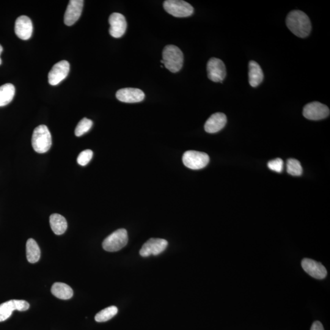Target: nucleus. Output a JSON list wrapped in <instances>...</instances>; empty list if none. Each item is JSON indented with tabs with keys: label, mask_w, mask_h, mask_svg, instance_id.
I'll use <instances>...</instances> for the list:
<instances>
[{
	"label": "nucleus",
	"mask_w": 330,
	"mask_h": 330,
	"mask_svg": "<svg viewBox=\"0 0 330 330\" xmlns=\"http://www.w3.org/2000/svg\"><path fill=\"white\" fill-rule=\"evenodd\" d=\"M249 84L253 88L258 86L264 80V73L258 62L251 60L249 62Z\"/></svg>",
	"instance_id": "nucleus-18"
},
{
	"label": "nucleus",
	"mask_w": 330,
	"mask_h": 330,
	"mask_svg": "<svg viewBox=\"0 0 330 330\" xmlns=\"http://www.w3.org/2000/svg\"><path fill=\"white\" fill-rule=\"evenodd\" d=\"M50 224L55 234L62 235L68 228V222L64 216L60 214H52L50 216Z\"/></svg>",
	"instance_id": "nucleus-19"
},
{
	"label": "nucleus",
	"mask_w": 330,
	"mask_h": 330,
	"mask_svg": "<svg viewBox=\"0 0 330 330\" xmlns=\"http://www.w3.org/2000/svg\"><path fill=\"white\" fill-rule=\"evenodd\" d=\"M2 50H4V48H2V46L0 45V56H1V54H2ZM2 60L1 59V57H0V65L2 64Z\"/></svg>",
	"instance_id": "nucleus-29"
},
{
	"label": "nucleus",
	"mask_w": 330,
	"mask_h": 330,
	"mask_svg": "<svg viewBox=\"0 0 330 330\" xmlns=\"http://www.w3.org/2000/svg\"><path fill=\"white\" fill-rule=\"evenodd\" d=\"M208 78L214 82H221L226 76V70L224 62L221 60L212 58L207 65Z\"/></svg>",
	"instance_id": "nucleus-9"
},
{
	"label": "nucleus",
	"mask_w": 330,
	"mask_h": 330,
	"mask_svg": "<svg viewBox=\"0 0 330 330\" xmlns=\"http://www.w3.org/2000/svg\"><path fill=\"white\" fill-rule=\"evenodd\" d=\"M330 114L328 107L318 102H312L307 104L302 111L304 118L313 120L326 119L329 116Z\"/></svg>",
	"instance_id": "nucleus-7"
},
{
	"label": "nucleus",
	"mask_w": 330,
	"mask_h": 330,
	"mask_svg": "<svg viewBox=\"0 0 330 330\" xmlns=\"http://www.w3.org/2000/svg\"><path fill=\"white\" fill-rule=\"evenodd\" d=\"M26 258L28 262L34 264L38 262L40 258V250L37 242L34 239L30 238L26 244Z\"/></svg>",
	"instance_id": "nucleus-21"
},
{
	"label": "nucleus",
	"mask_w": 330,
	"mask_h": 330,
	"mask_svg": "<svg viewBox=\"0 0 330 330\" xmlns=\"http://www.w3.org/2000/svg\"><path fill=\"white\" fill-rule=\"evenodd\" d=\"M70 70V64L67 60H60L54 66L48 74L50 84L56 86L68 76Z\"/></svg>",
	"instance_id": "nucleus-11"
},
{
	"label": "nucleus",
	"mask_w": 330,
	"mask_h": 330,
	"mask_svg": "<svg viewBox=\"0 0 330 330\" xmlns=\"http://www.w3.org/2000/svg\"><path fill=\"white\" fill-rule=\"evenodd\" d=\"M93 124L92 121L90 120L84 118L82 119L77 124L75 134L76 136H84V134L87 133L88 131L92 128Z\"/></svg>",
	"instance_id": "nucleus-25"
},
{
	"label": "nucleus",
	"mask_w": 330,
	"mask_h": 330,
	"mask_svg": "<svg viewBox=\"0 0 330 330\" xmlns=\"http://www.w3.org/2000/svg\"><path fill=\"white\" fill-rule=\"evenodd\" d=\"M310 330H324V328L320 322L316 321L312 324Z\"/></svg>",
	"instance_id": "nucleus-28"
},
{
	"label": "nucleus",
	"mask_w": 330,
	"mask_h": 330,
	"mask_svg": "<svg viewBox=\"0 0 330 330\" xmlns=\"http://www.w3.org/2000/svg\"><path fill=\"white\" fill-rule=\"evenodd\" d=\"M32 146L36 152L44 154L48 152L52 144V136L48 126L40 125L33 132Z\"/></svg>",
	"instance_id": "nucleus-3"
},
{
	"label": "nucleus",
	"mask_w": 330,
	"mask_h": 330,
	"mask_svg": "<svg viewBox=\"0 0 330 330\" xmlns=\"http://www.w3.org/2000/svg\"><path fill=\"white\" fill-rule=\"evenodd\" d=\"M210 158L207 154L196 150H188L184 153L182 161L184 165L191 170H200L208 164Z\"/></svg>",
	"instance_id": "nucleus-6"
},
{
	"label": "nucleus",
	"mask_w": 330,
	"mask_h": 330,
	"mask_svg": "<svg viewBox=\"0 0 330 330\" xmlns=\"http://www.w3.org/2000/svg\"><path fill=\"white\" fill-rule=\"evenodd\" d=\"M52 294L56 298L68 300L72 297L74 292L70 286L62 282H55L51 288Z\"/></svg>",
	"instance_id": "nucleus-20"
},
{
	"label": "nucleus",
	"mask_w": 330,
	"mask_h": 330,
	"mask_svg": "<svg viewBox=\"0 0 330 330\" xmlns=\"http://www.w3.org/2000/svg\"><path fill=\"white\" fill-rule=\"evenodd\" d=\"M226 122V116L222 112H216L212 115L206 121L204 129L208 133H216L224 128Z\"/></svg>",
	"instance_id": "nucleus-17"
},
{
	"label": "nucleus",
	"mask_w": 330,
	"mask_h": 330,
	"mask_svg": "<svg viewBox=\"0 0 330 330\" xmlns=\"http://www.w3.org/2000/svg\"><path fill=\"white\" fill-rule=\"evenodd\" d=\"M82 0H71L64 14V24L67 26H73L78 20L84 8Z\"/></svg>",
	"instance_id": "nucleus-14"
},
{
	"label": "nucleus",
	"mask_w": 330,
	"mask_h": 330,
	"mask_svg": "<svg viewBox=\"0 0 330 330\" xmlns=\"http://www.w3.org/2000/svg\"><path fill=\"white\" fill-rule=\"evenodd\" d=\"M116 98L122 102L137 103L144 100V93L137 88H126L118 90L116 94Z\"/></svg>",
	"instance_id": "nucleus-13"
},
{
	"label": "nucleus",
	"mask_w": 330,
	"mask_h": 330,
	"mask_svg": "<svg viewBox=\"0 0 330 330\" xmlns=\"http://www.w3.org/2000/svg\"><path fill=\"white\" fill-rule=\"evenodd\" d=\"M15 92V87L12 84H7L0 86V106H7L11 102Z\"/></svg>",
	"instance_id": "nucleus-22"
},
{
	"label": "nucleus",
	"mask_w": 330,
	"mask_h": 330,
	"mask_svg": "<svg viewBox=\"0 0 330 330\" xmlns=\"http://www.w3.org/2000/svg\"><path fill=\"white\" fill-rule=\"evenodd\" d=\"M110 35L114 38H120L125 34L126 22L125 16L120 13H112L109 18Z\"/></svg>",
	"instance_id": "nucleus-12"
},
{
	"label": "nucleus",
	"mask_w": 330,
	"mask_h": 330,
	"mask_svg": "<svg viewBox=\"0 0 330 330\" xmlns=\"http://www.w3.org/2000/svg\"><path fill=\"white\" fill-rule=\"evenodd\" d=\"M164 8L168 13L175 18H187L194 12L191 4L181 0H167L164 2Z\"/></svg>",
	"instance_id": "nucleus-5"
},
{
	"label": "nucleus",
	"mask_w": 330,
	"mask_h": 330,
	"mask_svg": "<svg viewBox=\"0 0 330 330\" xmlns=\"http://www.w3.org/2000/svg\"><path fill=\"white\" fill-rule=\"evenodd\" d=\"M30 304L26 301L11 300L0 304V322L6 320L10 317L14 310L26 312L29 309Z\"/></svg>",
	"instance_id": "nucleus-8"
},
{
	"label": "nucleus",
	"mask_w": 330,
	"mask_h": 330,
	"mask_svg": "<svg viewBox=\"0 0 330 330\" xmlns=\"http://www.w3.org/2000/svg\"><path fill=\"white\" fill-rule=\"evenodd\" d=\"M286 24L288 30L298 38H306L312 32L310 19L301 10L291 11L286 18Z\"/></svg>",
	"instance_id": "nucleus-1"
},
{
	"label": "nucleus",
	"mask_w": 330,
	"mask_h": 330,
	"mask_svg": "<svg viewBox=\"0 0 330 330\" xmlns=\"http://www.w3.org/2000/svg\"><path fill=\"white\" fill-rule=\"evenodd\" d=\"M283 166H284V163H283L282 160L280 158L273 160L269 162L268 163L269 168L277 172H282Z\"/></svg>",
	"instance_id": "nucleus-27"
},
{
	"label": "nucleus",
	"mask_w": 330,
	"mask_h": 330,
	"mask_svg": "<svg viewBox=\"0 0 330 330\" xmlns=\"http://www.w3.org/2000/svg\"><path fill=\"white\" fill-rule=\"evenodd\" d=\"M92 156L93 152L92 150H84L79 154L78 158H77V162L81 166H86L92 159Z\"/></svg>",
	"instance_id": "nucleus-26"
},
{
	"label": "nucleus",
	"mask_w": 330,
	"mask_h": 330,
	"mask_svg": "<svg viewBox=\"0 0 330 330\" xmlns=\"http://www.w3.org/2000/svg\"><path fill=\"white\" fill-rule=\"evenodd\" d=\"M302 266L307 274L316 279L322 280L326 276L327 271L326 268L317 261L305 258L302 260Z\"/></svg>",
	"instance_id": "nucleus-15"
},
{
	"label": "nucleus",
	"mask_w": 330,
	"mask_h": 330,
	"mask_svg": "<svg viewBox=\"0 0 330 330\" xmlns=\"http://www.w3.org/2000/svg\"><path fill=\"white\" fill-rule=\"evenodd\" d=\"M287 172L292 176H301L302 168L300 162L296 159H288L287 162Z\"/></svg>",
	"instance_id": "nucleus-24"
},
{
	"label": "nucleus",
	"mask_w": 330,
	"mask_h": 330,
	"mask_svg": "<svg viewBox=\"0 0 330 330\" xmlns=\"http://www.w3.org/2000/svg\"><path fill=\"white\" fill-rule=\"evenodd\" d=\"M128 240V231L125 229L118 230L104 239L102 243L103 248L108 252L120 251L126 246Z\"/></svg>",
	"instance_id": "nucleus-4"
},
{
	"label": "nucleus",
	"mask_w": 330,
	"mask_h": 330,
	"mask_svg": "<svg viewBox=\"0 0 330 330\" xmlns=\"http://www.w3.org/2000/svg\"><path fill=\"white\" fill-rule=\"evenodd\" d=\"M33 30L32 23L28 16H22L16 21L15 32L16 36L26 40L32 37Z\"/></svg>",
	"instance_id": "nucleus-16"
},
{
	"label": "nucleus",
	"mask_w": 330,
	"mask_h": 330,
	"mask_svg": "<svg viewBox=\"0 0 330 330\" xmlns=\"http://www.w3.org/2000/svg\"><path fill=\"white\" fill-rule=\"evenodd\" d=\"M118 310L116 306H112L106 308L98 312L95 316V320L98 322H104L108 321L117 314Z\"/></svg>",
	"instance_id": "nucleus-23"
},
{
	"label": "nucleus",
	"mask_w": 330,
	"mask_h": 330,
	"mask_svg": "<svg viewBox=\"0 0 330 330\" xmlns=\"http://www.w3.org/2000/svg\"><path fill=\"white\" fill-rule=\"evenodd\" d=\"M168 242L162 238H150L143 244L140 251L142 257H148L150 255L156 256L161 254L166 250Z\"/></svg>",
	"instance_id": "nucleus-10"
},
{
	"label": "nucleus",
	"mask_w": 330,
	"mask_h": 330,
	"mask_svg": "<svg viewBox=\"0 0 330 330\" xmlns=\"http://www.w3.org/2000/svg\"><path fill=\"white\" fill-rule=\"evenodd\" d=\"M162 56L163 60H161V62L172 72H178L182 68L184 54L177 46L169 45L165 46Z\"/></svg>",
	"instance_id": "nucleus-2"
}]
</instances>
